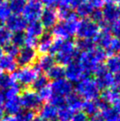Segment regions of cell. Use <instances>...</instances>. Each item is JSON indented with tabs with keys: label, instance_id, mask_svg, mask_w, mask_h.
Returning <instances> with one entry per match:
<instances>
[{
	"label": "cell",
	"instance_id": "59",
	"mask_svg": "<svg viewBox=\"0 0 120 121\" xmlns=\"http://www.w3.org/2000/svg\"><path fill=\"white\" fill-rule=\"evenodd\" d=\"M117 7H118V9H119V11H120V2L118 3V6H117Z\"/></svg>",
	"mask_w": 120,
	"mask_h": 121
},
{
	"label": "cell",
	"instance_id": "42",
	"mask_svg": "<svg viewBox=\"0 0 120 121\" xmlns=\"http://www.w3.org/2000/svg\"><path fill=\"white\" fill-rule=\"evenodd\" d=\"M110 33L116 36V38L120 40V17L113 24L110 25Z\"/></svg>",
	"mask_w": 120,
	"mask_h": 121
},
{
	"label": "cell",
	"instance_id": "19",
	"mask_svg": "<svg viewBox=\"0 0 120 121\" xmlns=\"http://www.w3.org/2000/svg\"><path fill=\"white\" fill-rule=\"evenodd\" d=\"M100 115L104 121H120V104L116 106H108L101 111Z\"/></svg>",
	"mask_w": 120,
	"mask_h": 121
},
{
	"label": "cell",
	"instance_id": "31",
	"mask_svg": "<svg viewBox=\"0 0 120 121\" xmlns=\"http://www.w3.org/2000/svg\"><path fill=\"white\" fill-rule=\"evenodd\" d=\"M27 0H9L8 4L12 13L14 14H20L23 12Z\"/></svg>",
	"mask_w": 120,
	"mask_h": 121
},
{
	"label": "cell",
	"instance_id": "38",
	"mask_svg": "<svg viewBox=\"0 0 120 121\" xmlns=\"http://www.w3.org/2000/svg\"><path fill=\"white\" fill-rule=\"evenodd\" d=\"M119 51H120V40L116 38V37H113L112 40L110 41L109 46L105 50V52L110 56V55H115V53L118 52Z\"/></svg>",
	"mask_w": 120,
	"mask_h": 121
},
{
	"label": "cell",
	"instance_id": "41",
	"mask_svg": "<svg viewBox=\"0 0 120 121\" xmlns=\"http://www.w3.org/2000/svg\"><path fill=\"white\" fill-rule=\"evenodd\" d=\"M4 51L6 52V55H9L11 57H15L18 55L19 51H20V49L13 45V43H8L7 45L4 46Z\"/></svg>",
	"mask_w": 120,
	"mask_h": 121
},
{
	"label": "cell",
	"instance_id": "12",
	"mask_svg": "<svg viewBox=\"0 0 120 121\" xmlns=\"http://www.w3.org/2000/svg\"><path fill=\"white\" fill-rule=\"evenodd\" d=\"M102 13L103 18V21L101 24L102 28H110L109 26L113 24L120 17V11L116 4H107Z\"/></svg>",
	"mask_w": 120,
	"mask_h": 121
},
{
	"label": "cell",
	"instance_id": "21",
	"mask_svg": "<svg viewBox=\"0 0 120 121\" xmlns=\"http://www.w3.org/2000/svg\"><path fill=\"white\" fill-rule=\"evenodd\" d=\"M52 43H53L52 35L50 34H43L38 39V42H37L36 48L38 52L42 55L48 54V52H50V51Z\"/></svg>",
	"mask_w": 120,
	"mask_h": 121
},
{
	"label": "cell",
	"instance_id": "51",
	"mask_svg": "<svg viewBox=\"0 0 120 121\" xmlns=\"http://www.w3.org/2000/svg\"><path fill=\"white\" fill-rule=\"evenodd\" d=\"M88 121H104V119L102 118V116L100 114H96L94 115V116H92L88 119Z\"/></svg>",
	"mask_w": 120,
	"mask_h": 121
},
{
	"label": "cell",
	"instance_id": "53",
	"mask_svg": "<svg viewBox=\"0 0 120 121\" xmlns=\"http://www.w3.org/2000/svg\"><path fill=\"white\" fill-rule=\"evenodd\" d=\"M104 4L106 3L107 4H118L120 0H103Z\"/></svg>",
	"mask_w": 120,
	"mask_h": 121
},
{
	"label": "cell",
	"instance_id": "37",
	"mask_svg": "<svg viewBox=\"0 0 120 121\" xmlns=\"http://www.w3.org/2000/svg\"><path fill=\"white\" fill-rule=\"evenodd\" d=\"M17 83L16 81H14L12 75L9 74H1L0 75V89H6L9 87H11L12 85Z\"/></svg>",
	"mask_w": 120,
	"mask_h": 121
},
{
	"label": "cell",
	"instance_id": "13",
	"mask_svg": "<svg viewBox=\"0 0 120 121\" xmlns=\"http://www.w3.org/2000/svg\"><path fill=\"white\" fill-rule=\"evenodd\" d=\"M17 63L20 66H30L34 64L37 58V52L34 48L25 46L20 49L17 55Z\"/></svg>",
	"mask_w": 120,
	"mask_h": 121
},
{
	"label": "cell",
	"instance_id": "29",
	"mask_svg": "<svg viewBox=\"0 0 120 121\" xmlns=\"http://www.w3.org/2000/svg\"><path fill=\"white\" fill-rule=\"evenodd\" d=\"M74 115V111H73L69 107L64 104V106L57 108V121H71Z\"/></svg>",
	"mask_w": 120,
	"mask_h": 121
},
{
	"label": "cell",
	"instance_id": "16",
	"mask_svg": "<svg viewBox=\"0 0 120 121\" xmlns=\"http://www.w3.org/2000/svg\"><path fill=\"white\" fill-rule=\"evenodd\" d=\"M102 99L110 106H116L120 104V88L117 87L105 89L102 95Z\"/></svg>",
	"mask_w": 120,
	"mask_h": 121
},
{
	"label": "cell",
	"instance_id": "36",
	"mask_svg": "<svg viewBox=\"0 0 120 121\" xmlns=\"http://www.w3.org/2000/svg\"><path fill=\"white\" fill-rule=\"evenodd\" d=\"M12 33L7 29L6 27H0V46H5L10 43L12 39Z\"/></svg>",
	"mask_w": 120,
	"mask_h": 121
},
{
	"label": "cell",
	"instance_id": "14",
	"mask_svg": "<svg viewBox=\"0 0 120 121\" xmlns=\"http://www.w3.org/2000/svg\"><path fill=\"white\" fill-rule=\"evenodd\" d=\"M6 28L11 33H19L23 32L27 25V21L24 19L23 16H20V14H13L6 20Z\"/></svg>",
	"mask_w": 120,
	"mask_h": 121
},
{
	"label": "cell",
	"instance_id": "20",
	"mask_svg": "<svg viewBox=\"0 0 120 121\" xmlns=\"http://www.w3.org/2000/svg\"><path fill=\"white\" fill-rule=\"evenodd\" d=\"M4 109L9 114V116H16L20 111H22L21 110L22 106L20 104V96L6 99Z\"/></svg>",
	"mask_w": 120,
	"mask_h": 121
},
{
	"label": "cell",
	"instance_id": "24",
	"mask_svg": "<svg viewBox=\"0 0 120 121\" xmlns=\"http://www.w3.org/2000/svg\"><path fill=\"white\" fill-rule=\"evenodd\" d=\"M112 38H113V36L110 33V28H102L100 33L98 34L96 38L94 39V41L99 44L100 48L103 49L105 51L107 47L109 46L110 41L112 40Z\"/></svg>",
	"mask_w": 120,
	"mask_h": 121
},
{
	"label": "cell",
	"instance_id": "10",
	"mask_svg": "<svg viewBox=\"0 0 120 121\" xmlns=\"http://www.w3.org/2000/svg\"><path fill=\"white\" fill-rule=\"evenodd\" d=\"M49 86L52 95L58 97L66 98L69 95L73 93V83L64 78L53 81Z\"/></svg>",
	"mask_w": 120,
	"mask_h": 121
},
{
	"label": "cell",
	"instance_id": "27",
	"mask_svg": "<svg viewBox=\"0 0 120 121\" xmlns=\"http://www.w3.org/2000/svg\"><path fill=\"white\" fill-rule=\"evenodd\" d=\"M105 66L112 74L117 73L120 72V57L117 55H110L106 59Z\"/></svg>",
	"mask_w": 120,
	"mask_h": 121
},
{
	"label": "cell",
	"instance_id": "17",
	"mask_svg": "<svg viewBox=\"0 0 120 121\" xmlns=\"http://www.w3.org/2000/svg\"><path fill=\"white\" fill-rule=\"evenodd\" d=\"M39 117L43 121H57V108L51 104L42 105L39 109Z\"/></svg>",
	"mask_w": 120,
	"mask_h": 121
},
{
	"label": "cell",
	"instance_id": "50",
	"mask_svg": "<svg viewBox=\"0 0 120 121\" xmlns=\"http://www.w3.org/2000/svg\"><path fill=\"white\" fill-rule=\"evenodd\" d=\"M114 81H115V87L120 88V72H118L114 76Z\"/></svg>",
	"mask_w": 120,
	"mask_h": 121
},
{
	"label": "cell",
	"instance_id": "32",
	"mask_svg": "<svg viewBox=\"0 0 120 121\" xmlns=\"http://www.w3.org/2000/svg\"><path fill=\"white\" fill-rule=\"evenodd\" d=\"M75 44H76L77 50L80 51L81 52L89 51V50H92L93 48H94V41L93 40L80 39Z\"/></svg>",
	"mask_w": 120,
	"mask_h": 121
},
{
	"label": "cell",
	"instance_id": "6",
	"mask_svg": "<svg viewBox=\"0 0 120 121\" xmlns=\"http://www.w3.org/2000/svg\"><path fill=\"white\" fill-rule=\"evenodd\" d=\"M39 73L40 72L35 66H22L13 72L12 77L17 83H20L24 87H27L32 85Z\"/></svg>",
	"mask_w": 120,
	"mask_h": 121
},
{
	"label": "cell",
	"instance_id": "25",
	"mask_svg": "<svg viewBox=\"0 0 120 121\" xmlns=\"http://www.w3.org/2000/svg\"><path fill=\"white\" fill-rule=\"evenodd\" d=\"M82 104H83L82 98L80 97V95H78L76 93L73 92L65 98V105L74 112L81 110Z\"/></svg>",
	"mask_w": 120,
	"mask_h": 121
},
{
	"label": "cell",
	"instance_id": "47",
	"mask_svg": "<svg viewBox=\"0 0 120 121\" xmlns=\"http://www.w3.org/2000/svg\"><path fill=\"white\" fill-rule=\"evenodd\" d=\"M43 5H45L47 7H50V8H53L54 6H56L59 0H40Z\"/></svg>",
	"mask_w": 120,
	"mask_h": 121
},
{
	"label": "cell",
	"instance_id": "61",
	"mask_svg": "<svg viewBox=\"0 0 120 121\" xmlns=\"http://www.w3.org/2000/svg\"><path fill=\"white\" fill-rule=\"evenodd\" d=\"M118 52H119V56H118V57H120V51H118Z\"/></svg>",
	"mask_w": 120,
	"mask_h": 121
},
{
	"label": "cell",
	"instance_id": "26",
	"mask_svg": "<svg viewBox=\"0 0 120 121\" xmlns=\"http://www.w3.org/2000/svg\"><path fill=\"white\" fill-rule=\"evenodd\" d=\"M46 77L52 81L62 79L64 77V67L60 65H54L46 72Z\"/></svg>",
	"mask_w": 120,
	"mask_h": 121
},
{
	"label": "cell",
	"instance_id": "8",
	"mask_svg": "<svg viewBox=\"0 0 120 121\" xmlns=\"http://www.w3.org/2000/svg\"><path fill=\"white\" fill-rule=\"evenodd\" d=\"M20 100L21 106L25 110L36 111L39 110L43 104V100L41 99L37 92L34 90H25L20 95Z\"/></svg>",
	"mask_w": 120,
	"mask_h": 121
},
{
	"label": "cell",
	"instance_id": "35",
	"mask_svg": "<svg viewBox=\"0 0 120 121\" xmlns=\"http://www.w3.org/2000/svg\"><path fill=\"white\" fill-rule=\"evenodd\" d=\"M17 121H33L35 118V113L33 111L29 110H24L20 111L18 114L15 116Z\"/></svg>",
	"mask_w": 120,
	"mask_h": 121
},
{
	"label": "cell",
	"instance_id": "55",
	"mask_svg": "<svg viewBox=\"0 0 120 121\" xmlns=\"http://www.w3.org/2000/svg\"><path fill=\"white\" fill-rule=\"evenodd\" d=\"M4 118V115H3V111H0V121L3 119Z\"/></svg>",
	"mask_w": 120,
	"mask_h": 121
},
{
	"label": "cell",
	"instance_id": "7",
	"mask_svg": "<svg viewBox=\"0 0 120 121\" xmlns=\"http://www.w3.org/2000/svg\"><path fill=\"white\" fill-rule=\"evenodd\" d=\"M94 73L95 74L96 78L94 80L100 89L105 90V89H109L110 87H115L114 75L108 71L105 65H100L94 72Z\"/></svg>",
	"mask_w": 120,
	"mask_h": 121
},
{
	"label": "cell",
	"instance_id": "30",
	"mask_svg": "<svg viewBox=\"0 0 120 121\" xmlns=\"http://www.w3.org/2000/svg\"><path fill=\"white\" fill-rule=\"evenodd\" d=\"M50 85L49 83V79L45 76V75H38L37 78L34 81V82L32 83V88L34 91L35 92H39L40 90L43 89L44 87H48Z\"/></svg>",
	"mask_w": 120,
	"mask_h": 121
},
{
	"label": "cell",
	"instance_id": "1",
	"mask_svg": "<svg viewBox=\"0 0 120 121\" xmlns=\"http://www.w3.org/2000/svg\"><path fill=\"white\" fill-rule=\"evenodd\" d=\"M106 58L107 53L103 49L94 47L92 50L81 52L78 57V61L87 73H94Z\"/></svg>",
	"mask_w": 120,
	"mask_h": 121
},
{
	"label": "cell",
	"instance_id": "5",
	"mask_svg": "<svg viewBox=\"0 0 120 121\" xmlns=\"http://www.w3.org/2000/svg\"><path fill=\"white\" fill-rule=\"evenodd\" d=\"M101 31L100 25L95 23L91 19H83L79 22L76 35L80 39L94 40Z\"/></svg>",
	"mask_w": 120,
	"mask_h": 121
},
{
	"label": "cell",
	"instance_id": "15",
	"mask_svg": "<svg viewBox=\"0 0 120 121\" xmlns=\"http://www.w3.org/2000/svg\"><path fill=\"white\" fill-rule=\"evenodd\" d=\"M40 19L41 23L44 28H47V29L52 28L58 21V15H57V10H55L54 8L47 7L45 10L43 11Z\"/></svg>",
	"mask_w": 120,
	"mask_h": 121
},
{
	"label": "cell",
	"instance_id": "58",
	"mask_svg": "<svg viewBox=\"0 0 120 121\" xmlns=\"http://www.w3.org/2000/svg\"><path fill=\"white\" fill-rule=\"evenodd\" d=\"M4 2V0H0V4H3Z\"/></svg>",
	"mask_w": 120,
	"mask_h": 121
},
{
	"label": "cell",
	"instance_id": "56",
	"mask_svg": "<svg viewBox=\"0 0 120 121\" xmlns=\"http://www.w3.org/2000/svg\"><path fill=\"white\" fill-rule=\"evenodd\" d=\"M2 57H3V51H2V49L0 48V59H1Z\"/></svg>",
	"mask_w": 120,
	"mask_h": 121
},
{
	"label": "cell",
	"instance_id": "9",
	"mask_svg": "<svg viewBox=\"0 0 120 121\" xmlns=\"http://www.w3.org/2000/svg\"><path fill=\"white\" fill-rule=\"evenodd\" d=\"M43 11V5L40 0H27L22 12L24 19L28 21H37L41 18Z\"/></svg>",
	"mask_w": 120,
	"mask_h": 121
},
{
	"label": "cell",
	"instance_id": "46",
	"mask_svg": "<svg viewBox=\"0 0 120 121\" xmlns=\"http://www.w3.org/2000/svg\"><path fill=\"white\" fill-rule=\"evenodd\" d=\"M88 117L82 111H77L74 113L73 117L71 121H88Z\"/></svg>",
	"mask_w": 120,
	"mask_h": 121
},
{
	"label": "cell",
	"instance_id": "4",
	"mask_svg": "<svg viewBox=\"0 0 120 121\" xmlns=\"http://www.w3.org/2000/svg\"><path fill=\"white\" fill-rule=\"evenodd\" d=\"M78 54V50L74 42L71 40H62L57 52L55 53V60L62 66L68 65L75 61Z\"/></svg>",
	"mask_w": 120,
	"mask_h": 121
},
{
	"label": "cell",
	"instance_id": "18",
	"mask_svg": "<svg viewBox=\"0 0 120 121\" xmlns=\"http://www.w3.org/2000/svg\"><path fill=\"white\" fill-rule=\"evenodd\" d=\"M44 34V27L41 22L37 21H32L27 25L26 27V36L32 37L38 39Z\"/></svg>",
	"mask_w": 120,
	"mask_h": 121
},
{
	"label": "cell",
	"instance_id": "23",
	"mask_svg": "<svg viewBox=\"0 0 120 121\" xmlns=\"http://www.w3.org/2000/svg\"><path fill=\"white\" fill-rule=\"evenodd\" d=\"M17 60L15 57H11L9 55H3V57L0 59V69L2 72L6 73H13L17 69Z\"/></svg>",
	"mask_w": 120,
	"mask_h": 121
},
{
	"label": "cell",
	"instance_id": "57",
	"mask_svg": "<svg viewBox=\"0 0 120 121\" xmlns=\"http://www.w3.org/2000/svg\"><path fill=\"white\" fill-rule=\"evenodd\" d=\"M3 24H4V21L0 20V27H3Z\"/></svg>",
	"mask_w": 120,
	"mask_h": 121
},
{
	"label": "cell",
	"instance_id": "2",
	"mask_svg": "<svg viewBox=\"0 0 120 121\" xmlns=\"http://www.w3.org/2000/svg\"><path fill=\"white\" fill-rule=\"evenodd\" d=\"M80 20L76 13H71V14L64 20L57 22L51 29L52 35L59 40H69L71 37L76 35L77 28Z\"/></svg>",
	"mask_w": 120,
	"mask_h": 121
},
{
	"label": "cell",
	"instance_id": "11",
	"mask_svg": "<svg viewBox=\"0 0 120 121\" xmlns=\"http://www.w3.org/2000/svg\"><path fill=\"white\" fill-rule=\"evenodd\" d=\"M87 73L83 66L79 63V61H73L64 68V76L70 82H78L80 80L87 76Z\"/></svg>",
	"mask_w": 120,
	"mask_h": 121
},
{
	"label": "cell",
	"instance_id": "28",
	"mask_svg": "<svg viewBox=\"0 0 120 121\" xmlns=\"http://www.w3.org/2000/svg\"><path fill=\"white\" fill-rule=\"evenodd\" d=\"M81 110L83 111V112L87 115V117H88V116H91V117H92V116H94V115L98 114L99 108H98V105H97L96 100H95V101L89 100V101L83 102Z\"/></svg>",
	"mask_w": 120,
	"mask_h": 121
},
{
	"label": "cell",
	"instance_id": "34",
	"mask_svg": "<svg viewBox=\"0 0 120 121\" xmlns=\"http://www.w3.org/2000/svg\"><path fill=\"white\" fill-rule=\"evenodd\" d=\"M20 91H21L20 87L18 85V83H15V84L12 85L11 87H9L8 88L4 89V94L5 99H10V98L20 96Z\"/></svg>",
	"mask_w": 120,
	"mask_h": 121
},
{
	"label": "cell",
	"instance_id": "45",
	"mask_svg": "<svg viewBox=\"0 0 120 121\" xmlns=\"http://www.w3.org/2000/svg\"><path fill=\"white\" fill-rule=\"evenodd\" d=\"M87 3L89 4V6L94 10H101V8L104 5L103 0H86Z\"/></svg>",
	"mask_w": 120,
	"mask_h": 121
},
{
	"label": "cell",
	"instance_id": "39",
	"mask_svg": "<svg viewBox=\"0 0 120 121\" xmlns=\"http://www.w3.org/2000/svg\"><path fill=\"white\" fill-rule=\"evenodd\" d=\"M25 40H26V35L23 32H19V33H14V35H12L11 39V43L17 46L18 48L23 47L25 45Z\"/></svg>",
	"mask_w": 120,
	"mask_h": 121
},
{
	"label": "cell",
	"instance_id": "44",
	"mask_svg": "<svg viewBox=\"0 0 120 121\" xmlns=\"http://www.w3.org/2000/svg\"><path fill=\"white\" fill-rule=\"evenodd\" d=\"M38 95H39V96L41 97V99L43 101H49L51 97V91H50V86H48V87H44L43 89H42L38 92Z\"/></svg>",
	"mask_w": 120,
	"mask_h": 121
},
{
	"label": "cell",
	"instance_id": "33",
	"mask_svg": "<svg viewBox=\"0 0 120 121\" xmlns=\"http://www.w3.org/2000/svg\"><path fill=\"white\" fill-rule=\"evenodd\" d=\"M76 12H77V15H79L80 17L84 18L86 19L87 17L90 16L92 12H93V9L89 6V4L87 3V1H85L84 3H82L80 5L76 8Z\"/></svg>",
	"mask_w": 120,
	"mask_h": 121
},
{
	"label": "cell",
	"instance_id": "48",
	"mask_svg": "<svg viewBox=\"0 0 120 121\" xmlns=\"http://www.w3.org/2000/svg\"><path fill=\"white\" fill-rule=\"evenodd\" d=\"M5 96H4V92L1 89H0V111H3L4 106V104H5Z\"/></svg>",
	"mask_w": 120,
	"mask_h": 121
},
{
	"label": "cell",
	"instance_id": "3",
	"mask_svg": "<svg viewBox=\"0 0 120 121\" xmlns=\"http://www.w3.org/2000/svg\"><path fill=\"white\" fill-rule=\"evenodd\" d=\"M100 90L95 80L87 76L78 81L75 86L76 94L86 101L97 100L100 97Z\"/></svg>",
	"mask_w": 120,
	"mask_h": 121
},
{
	"label": "cell",
	"instance_id": "54",
	"mask_svg": "<svg viewBox=\"0 0 120 121\" xmlns=\"http://www.w3.org/2000/svg\"><path fill=\"white\" fill-rule=\"evenodd\" d=\"M33 121H43V119H42L40 117H35V118H34Z\"/></svg>",
	"mask_w": 120,
	"mask_h": 121
},
{
	"label": "cell",
	"instance_id": "40",
	"mask_svg": "<svg viewBox=\"0 0 120 121\" xmlns=\"http://www.w3.org/2000/svg\"><path fill=\"white\" fill-rule=\"evenodd\" d=\"M12 15V11L8 3L4 2L3 4H0V20L2 21H6V20Z\"/></svg>",
	"mask_w": 120,
	"mask_h": 121
},
{
	"label": "cell",
	"instance_id": "43",
	"mask_svg": "<svg viewBox=\"0 0 120 121\" xmlns=\"http://www.w3.org/2000/svg\"><path fill=\"white\" fill-rule=\"evenodd\" d=\"M91 20L94 21L95 23L98 25H101L103 21V13L101 10H94L92 12V13L90 15Z\"/></svg>",
	"mask_w": 120,
	"mask_h": 121
},
{
	"label": "cell",
	"instance_id": "22",
	"mask_svg": "<svg viewBox=\"0 0 120 121\" xmlns=\"http://www.w3.org/2000/svg\"><path fill=\"white\" fill-rule=\"evenodd\" d=\"M55 57L50 54H43L42 55L36 62L35 67L39 72H47L50 67L55 65Z\"/></svg>",
	"mask_w": 120,
	"mask_h": 121
},
{
	"label": "cell",
	"instance_id": "60",
	"mask_svg": "<svg viewBox=\"0 0 120 121\" xmlns=\"http://www.w3.org/2000/svg\"><path fill=\"white\" fill-rule=\"evenodd\" d=\"M1 74H2V70L0 69V75H1Z\"/></svg>",
	"mask_w": 120,
	"mask_h": 121
},
{
	"label": "cell",
	"instance_id": "49",
	"mask_svg": "<svg viewBox=\"0 0 120 121\" xmlns=\"http://www.w3.org/2000/svg\"><path fill=\"white\" fill-rule=\"evenodd\" d=\"M86 0H71V5L72 8H77L82 3H84Z\"/></svg>",
	"mask_w": 120,
	"mask_h": 121
},
{
	"label": "cell",
	"instance_id": "52",
	"mask_svg": "<svg viewBox=\"0 0 120 121\" xmlns=\"http://www.w3.org/2000/svg\"><path fill=\"white\" fill-rule=\"evenodd\" d=\"M1 121H17V119L15 116H7V117H4Z\"/></svg>",
	"mask_w": 120,
	"mask_h": 121
}]
</instances>
